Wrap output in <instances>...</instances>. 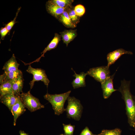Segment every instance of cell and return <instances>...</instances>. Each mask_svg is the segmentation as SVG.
Instances as JSON below:
<instances>
[{
    "instance_id": "obj_20",
    "label": "cell",
    "mask_w": 135,
    "mask_h": 135,
    "mask_svg": "<svg viewBox=\"0 0 135 135\" xmlns=\"http://www.w3.org/2000/svg\"><path fill=\"white\" fill-rule=\"evenodd\" d=\"M66 10L72 22L76 25L80 22V17L76 14L74 10V7L72 5L67 8Z\"/></svg>"
},
{
    "instance_id": "obj_1",
    "label": "cell",
    "mask_w": 135,
    "mask_h": 135,
    "mask_svg": "<svg viewBox=\"0 0 135 135\" xmlns=\"http://www.w3.org/2000/svg\"><path fill=\"white\" fill-rule=\"evenodd\" d=\"M121 84L117 90L122 94V98L126 105V114L128 118V122L130 126L135 127V96L131 93L130 81L124 79L121 81Z\"/></svg>"
},
{
    "instance_id": "obj_19",
    "label": "cell",
    "mask_w": 135,
    "mask_h": 135,
    "mask_svg": "<svg viewBox=\"0 0 135 135\" xmlns=\"http://www.w3.org/2000/svg\"><path fill=\"white\" fill-rule=\"evenodd\" d=\"M12 82V80H9L4 81L1 83L0 86V96H3L7 94H14Z\"/></svg>"
},
{
    "instance_id": "obj_4",
    "label": "cell",
    "mask_w": 135,
    "mask_h": 135,
    "mask_svg": "<svg viewBox=\"0 0 135 135\" xmlns=\"http://www.w3.org/2000/svg\"><path fill=\"white\" fill-rule=\"evenodd\" d=\"M30 91L26 93H22L19 95L25 108H27L31 112L44 108V106L40 103L38 98L31 94Z\"/></svg>"
},
{
    "instance_id": "obj_3",
    "label": "cell",
    "mask_w": 135,
    "mask_h": 135,
    "mask_svg": "<svg viewBox=\"0 0 135 135\" xmlns=\"http://www.w3.org/2000/svg\"><path fill=\"white\" fill-rule=\"evenodd\" d=\"M68 105L65 109L67 118L79 121L80 118L83 107L80 101L75 97L69 96L67 100Z\"/></svg>"
},
{
    "instance_id": "obj_11",
    "label": "cell",
    "mask_w": 135,
    "mask_h": 135,
    "mask_svg": "<svg viewBox=\"0 0 135 135\" xmlns=\"http://www.w3.org/2000/svg\"><path fill=\"white\" fill-rule=\"evenodd\" d=\"M61 36L58 34L56 33L54 34V36L47 46L45 48L41 54L42 55L41 56L35 61L30 63V64L33 62H39L41 58L44 57V55L47 52L56 48L61 40Z\"/></svg>"
},
{
    "instance_id": "obj_9",
    "label": "cell",
    "mask_w": 135,
    "mask_h": 135,
    "mask_svg": "<svg viewBox=\"0 0 135 135\" xmlns=\"http://www.w3.org/2000/svg\"><path fill=\"white\" fill-rule=\"evenodd\" d=\"M46 7L47 12L58 20L66 8L60 7L52 2L51 0L46 2Z\"/></svg>"
},
{
    "instance_id": "obj_17",
    "label": "cell",
    "mask_w": 135,
    "mask_h": 135,
    "mask_svg": "<svg viewBox=\"0 0 135 135\" xmlns=\"http://www.w3.org/2000/svg\"><path fill=\"white\" fill-rule=\"evenodd\" d=\"M22 72L19 70L9 72H5L0 76V84L3 82L9 80H13L18 78L22 74Z\"/></svg>"
},
{
    "instance_id": "obj_10",
    "label": "cell",
    "mask_w": 135,
    "mask_h": 135,
    "mask_svg": "<svg viewBox=\"0 0 135 135\" xmlns=\"http://www.w3.org/2000/svg\"><path fill=\"white\" fill-rule=\"evenodd\" d=\"M26 111L25 107L22 102L19 96H17L16 101L12 107L11 112L14 116L13 124L14 126L16 125V120L18 117Z\"/></svg>"
},
{
    "instance_id": "obj_12",
    "label": "cell",
    "mask_w": 135,
    "mask_h": 135,
    "mask_svg": "<svg viewBox=\"0 0 135 135\" xmlns=\"http://www.w3.org/2000/svg\"><path fill=\"white\" fill-rule=\"evenodd\" d=\"M72 69L74 73L73 76L75 78L72 82L73 88L75 89L80 87H85L86 85L85 78L87 75V73L82 72L80 74H77L72 68Z\"/></svg>"
},
{
    "instance_id": "obj_26",
    "label": "cell",
    "mask_w": 135,
    "mask_h": 135,
    "mask_svg": "<svg viewBox=\"0 0 135 135\" xmlns=\"http://www.w3.org/2000/svg\"><path fill=\"white\" fill-rule=\"evenodd\" d=\"M9 32L5 26L1 28L0 30L1 39L4 40L6 36Z\"/></svg>"
},
{
    "instance_id": "obj_7",
    "label": "cell",
    "mask_w": 135,
    "mask_h": 135,
    "mask_svg": "<svg viewBox=\"0 0 135 135\" xmlns=\"http://www.w3.org/2000/svg\"><path fill=\"white\" fill-rule=\"evenodd\" d=\"M115 73L107 79L104 82L101 84V88L103 91L104 98L106 99L108 98L112 93L117 90L114 88L113 80Z\"/></svg>"
},
{
    "instance_id": "obj_5",
    "label": "cell",
    "mask_w": 135,
    "mask_h": 135,
    "mask_svg": "<svg viewBox=\"0 0 135 135\" xmlns=\"http://www.w3.org/2000/svg\"><path fill=\"white\" fill-rule=\"evenodd\" d=\"M86 73L101 84L104 82L110 76L109 67L107 66L91 68Z\"/></svg>"
},
{
    "instance_id": "obj_6",
    "label": "cell",
    "mask_w": 135,
    "mask_h": 135,
    "mask_svg": "<svg viewBox=\"0 0 135 135\" xmlns=\"http://www.w3.org/2000/svg\"><path fill=\"white\" fill-rule=\"evenodd\" d=\"M26 71L33 76L32 80L29 84L30 90L33 87L34 82L39 81L43 82L48 88L50 81L44 70L40 68H34L29 65Z\"/></svg>"
},
{
    "instance_id": "obj_22",
    "label": "cell",
    "mask_w": 135,
    "mask_h": 135,
    "mask_svg": "<svg viewBox=\"0 0 135 135\" xmlns=\"http://www.w3.org/2000/svg\"><path fill=\"white\" fill-rule=\"evenodd\" d=\"M122 131L120 128H116L112 130L103 129L98 135H121Z\"/></svg>"
},
{
    "instance_id": "obj_30",
    "label": "cell",
    "mask_w": 135,
    "mask_h": 135,
    "mask_svg": "<svg viewBox=\"0 0 135 135\" xmlns=\"http://www.w3.org/2000/svg\"><path fill=\"white\" fill-rule=\"evenodd\" d=\"M134 128V130H135V127Z\"/></svg>"
},
{
    "instance_id": "obj_14",
    "label": "cell",
    "mask_w": 135,
    "mask_h": 135,
    "mask_svg": "<svg viewBox=\"0 0 135 135\" xmlns=\"http://www.w3.org/2000/svg\"><path fill=\"white\" fill-rule=\"evenodd\" d=\"M62 40L67 46L70 42L72 41L77 35V30L70 29L65 30L60 32Z\"/></svg>"
},
{
    "instance_id": "obj_2",
    "label": "cell",
    "mask_w": 135,
    "mask_h": 135,
    "mask_svg": "<svg viewBox=\"0 0 135 135\" xmlns=\"http://www.w3.org/2000/svg\"><path fill=\"white\" fill-rule=\"evenodd\" d=\"M71 92L69 90L64 93L54 94L47 93L44 97L52 104L55 114L59 116L65 111L64 104Z\"/></svg>"
},
{
    "instance_id": "obj_15",
    "label": "cell",
    "mask_w": 135,
    "mask_h": 135,
    "mask_svg": "<svg viewBox=\"0 0 135 135\" xmlns=\"http://www.w3.org/2000/svg\"><path fill=\"white\" fill-rule=\"evenodd\" d=\"M20 65L17 62L14 54L10 58L5 64L2 69L5 72H9L16 71L18 70Z\"/></svg>"
},
{
    "instance_id": "obj_13",
    "label": "cell",
    "mask_w": 135,
    "mask_h": 135,
    "mask_svg": "<svg viewBox=\"0 0 135 135\" xmlns=\"http://www.w3.org/2000/svg\"><path fill=\"white\" fill-rule=\"evenodd\" d=\"M17 96L10 94L0 96V102L6 106L11 112L12 107L16 101Z\"/></svg>"
},
{
    "instance_id": "obj_27",
    "label": "cell",
    "mask_w": 135,
    "mask_h": 135,
    "mask_svg": "<svg viewBox=\"0 0 135 135\" xmlns=\"http://www.w3.org/2000/svg\"><path fill=\"white\" fill-rule=\"evenodd\" d=\"M79 135H98L94 134L90 131L87 126H86L82 130Z\"/></svg>"
},
{
    "instance_id": "obj_18",
    "label": "cell",
    "mask_w": 135,
    "mask_h": 135,
    "mask_svg": "<svg viewBox=\"0 0 135 135\" xmlns=\"http://www.w3.org/2000/svg\"><path fill=\"white\" fill-rule=\"evenodd\" d=\"M66 8L60 15L58 20L66 27L68 28H74L76 27V25L74 24L71 20L67 10Z\"/></svg>"
},
{
    "instance_id": "obj_25",
    "label": "cell",
    "mask_w": 135,
    "mask_h": 135,
    "mask_svg": "<svg viewBox=\"0 0 135 135\" xmlns=\"http://www.w3.org/2000/svg\"><path fill=\"white\" fill-rule=\"evenodd\" d=\"M20 8L18 9L15 17L14 20L9 22L5 25V26L6 28L9 32L10 31L14 25L16 23V19L18 16V13L20 10Z\"/></svg>"
},
{
    "instance_id": "obj_21",
    "label": "cell",
    "mask_w": 135,
    "mask_h": 135,
    "mask_svg": "<svg viewBox=\"0 0 135 135\" xmlns=\"http://www.w3.org/2000/svg\"><path fill=\"white\" fill-rule=\"evenodd\" d=\"M52 2L60 7L66 8L72 6L73 0H51Z\"/></svg>"
},
{
    "instance_id": "obj_29",
    "label": "cell",
    "mask_w": 135,
    "mask_h": 135,
    "mask_svg": "<svg viewBox=\"0 0 135 135\" xmlns=\"http://www.w3.org/2000/svg\"><path fill=\"white\" fill-rule=\"evenodd\" d=\"M60 135H64V134H60Z\"/></svg>"
},
{
    "instance_id": "obj_16",
    "label": "cell",
    "mask_w": 135,
    "mask_h": 135,
    "mask_svg": "<svg viewBox=\"0 0 135 135\" xmlns=\"http://www.w3.org/2000/svg\"><path fill=\"white\" fill-rule=\"evenodd\" d=\"M24 79L22 74L18 78L12 80V88L14 94L16 96H19L20 93L23 92Z\"/></svg>"
},
{
    "instance_id": "obj_28",
    "label": "cell",
    "mask_w": 135,
    "mask_h": 135,
    "mask_svg": "<svg viewBox=\"0 0 135 135\" xmlns=\"http://www.w3.org/2000/svg\"><path fill=\"white\" fill-rule=\"evenodd\" d=\"M19 133L20 135H28V134L25 133L24 131L21 130L19 131Z\"/></svg>"
},
{
    "instance_id": "obj_8",
    "label": "cell",
    "mask_w": 135,
    "mask_h": 135,
    "mask_svg": "<svg viewBox=\"0 0 135 135\" xmlns=\"http://www.w3.org/2000/svg\"><path fill=\"white\" fill-rule=\"evenodd\" d=\"M124 54H132L133 53L131 51H128L120 48L116 50L108 53L107 55L106 59L108 62L107 66L109 67L120 56Z\"/></svg>"
},
{
    "instance_id": "obj_23",
    "label": "cell",
    "mask_w": 135,
    "mask_h": 135,
    "mask_svg": "<svg viewBox=\"0 0 135 135\" xmlns=\"http://www.w3.org/2000/svg\"><path fill=\"white\" fill-rule=\"evenodd\" d=\"M64 135H74L73 133L75 126L72 125L70 124H62Z\"/></svg>"
},
{
    "instance_id": "obj_24",
    "label": "cell",
    "mask_w": 135,
    "mask_h": 135,
    "mask_svg": "<svg viewBox=\"0 0 135 135\" xmlns=\"http://www.w3.org/2000/svg\"><path fill=\"white\" fill-rule=\"evenodd\" d=\"M74 10L76 14L80 17L83 16L86 12L84 6L81 4L76 6L74 7Z\"/></svg>"
}]
</instances>
